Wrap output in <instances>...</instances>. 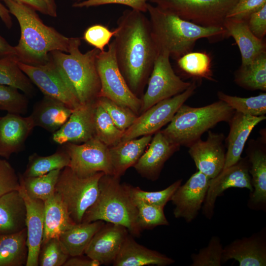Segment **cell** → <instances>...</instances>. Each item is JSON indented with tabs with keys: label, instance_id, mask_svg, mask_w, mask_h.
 <instances>
[{
	"label": "cell",
	"instance_id": "cell-13",
	"mask_svg": "<svg viewBox=\"0 0 266 266\" xmlns=\"http://www.w3.org/2000/svg\"><path fill=\"white\" fill-rule=\"evenodd\" d=\"M17 64L44 96L58 100L72 110L81 105L50 57L44 65L32 66L19 61Z\"/></svg>",
	"mask_w": 266,
	"mask_h": 266
},
{
	"label": "cell",
	"instance_id": "cell-49",
	"mask_svg": "<svg viewBox=\"0 0 266 266\" xmlns=\"http://www.w3.org/2000/svg\"><path fill=\"white\" fill-rule=\"evenodd\" d=\"M266 4V0H239L227 18L247 21L249 16Z\"/></svg>",
	"mask_w": 266,
	"mask_h": 266
},
{
	"label": "cell",
	"instance_id": "cell-33",
	"mask_svg": "<svg viewBox=\"0 0 266 266\" xmlns=\"http://www.w3.org/2000/svg\"><path fill=\"white\" fill-rule=\"evenodd\" d=\"M235 83L251 91L266 90V52L257 56L251 63L240 66L234 73Z\"/></svg>",
	"mask_w": 266,
	"mask_h": 266
},
{
	"label": "cell",
	"instance_id": "cell-25",
	"mask_svg": "<svg viewBox=\"0 0 266 266\" xmlns=\"http://www.w3.org/2000/svg\"><path fill=\"white\" fill-rule=\"evenodd\" d=\"M174 262L173 259L136 242L129 233L112 264L114 266H166Z\"/></svg>",
	"mask_w": 266,
	"mask_h": 266
},
{
	"label": "cell",
	"instance_id": "cell-12",
	"mask_svg": "<svg viewBox=\"0 0 266 266\" xmlns=\"http://www.w3.org/2000/svg\"><path fill=\"white\" fill-rule=\"evenodd\" d=\"M66 144L69 167L78 176L87 177L99 172L113 175L109 147L97 138L94 137L81 144Z\"/></svg>",
	"mask_w": 266,
	"mask_h": 266
},
{
	"label": "cell",
	"instance_id": "cell-36",
	"mask_svg": "<svg viewBox=\"0 0 266 266\" xmlns=\"http://www.w3.org/2000/svg\"><path fill=\"white\" fill-rule=\"evenodd\" d=\"M61 170H54L38 176H19V180L30 197L44 201L54 193Z\"/></svg>",
	"mask_w": 266,
	"mask_h": 266
},
{
	"label": "cell",
	"instance_id": "cell-14",
	"mask_svg": "<svg viewBox=\"0 0 266 266\" xmlns=\"http://www.w3.org/2000/svg\"><path fill=\"white\" fill-rule=\"evenodd\" d=\"M233 187L246 188L250 193L253 191L249 163L246 157L241 158L236 164L210 179L202 207V214L206 218L211 219L213 217L217 198L227 189Z\"/></svg>",
	"mask_w": 266,
	"mask_h": 266
},
{
	"label": "cell",
	"instance_id": "cell-41",
	"mask_svg": "<svg viewBox=\"0 0 266 266\" xmlns=\"http://www.w3.org/2000/svg\"><path fill=\"white\" fill-rule=\"evenodd\" d=\"M182 179L176 180L167 188L158 191H146L138 187L129 185L131 196L133 200L142 201L149 204L164 208L167 202L181 184Z\"/></svg>",
	"mask_w": 266,
	"mask_h": 266
},
{
	"label": "cell",
	"instance_id": "cell-18",
	"mask_svg": "<svg viewBox=\"0 0 266 266\" xmlns=\"http://www.w3.org/2000/svg\"><path fill=\"white\" fill-rule=\"evenodd\" d=\"M129 234L123 226L105 223L94 235L84 254L100 265L112 264Z\"/></svg>",
	"mask_w": 266,
	"mask_h": 266
},
{
	"label": "cell",
	"instance_id": "cell-38",
	"mask_svg": "<svg viewBox=\"0 0 266 266\" xmlns=\"http://www.w3.org/2000/svg\"><path fill=\"white\" fill-rule=\"evenodd\" d=\"M219 100L226 102L234 111L253 116H265L266 114V94L248 98L227 95L222 91L217 93Z\"/></svg>",
	"mask_w": 266,
	"mask_h": 266
},
{
	"label": "cell",
	"instance_id": "cell-2",
	"mask_svg": "<svg viewBox=\"0 0 266 266\" xmlns=\"http://www.w3.org/2000/svg\"><path fill=\"white\" fill-rule=\"evenodd\" d=\"M18 20L21 36L14 46L18 61L32 66L46 64L56 50L68 53L70 38L45 25L34 9L13 0H2Z\"/></svg>",
	"mask_w": 266,
	"mask_h": 266
},
{
	"label": "cell",
	"instance_id": "cell-55",
	"mask_svg": "<svg viewBox=\"0 0 266 266\" xmlns=\"http://www.w3.org/2000/svg\"><path fill=\"white\" fill-rule=\"evenodd\" d=\"M46 3L49 12V16L56 17L57 16V7L55 0H44Z\"/></svg>",
	"mask_w": 266,
	"mask_h": 266
},
{
	"label": "cell",
	"instance_id": "cell-34",
	"mask_svg": "<svg viewBox=\"0 0 266 266\" xmlns=\"http://www.w3.org/2000/svg\"><path fill=\"white\" fill-rule=\"evenodd\" d=\"M70 165L69 157L65 150L58 151L46 156L36 153L31 155L23 176L34 177L45 174L56 169H63Z\"/></svg>",
	"mask_w": 266,
	"mask_h": 266
},
{
	"label": "cell",
	"instance_id": "cell-22",
	"mask_svg": "<svg viewBox=\"0 0 266 266\" xmlns=\"http://www.w3.org/2000/svg\"><path fill=\"white\" fill-rule=\"evenodd\" d=\"M247 149L253 191L247 206L252 210H266V150L261 143L251 140Z\"/></svg>",
	"mask_w": 266,
	"mask_h": 266
},
{
	"label": "cell",
	"instance_id": "cell-9",
	"mask_svg": "<svg viewBox=\"0 0 266 266\" xmlns=\"http://www.w3.org/2000/svg\"><path fill=\"white\" fill-rule=\"evenodd\" d=\"M149 0L159 7L197 25L223 27L228 14L239 0Z\"/></svg>",
	"mask_w": 266,
	"mask_h": 266
},
{
	"label": "cell",
	"instance_id": "cell-5",
	"mask_svg": "<svg viewBox=\"0 0 266 266\" xmlns=\"http://www.w3.org/2000/svg\"><path fill=\"white\" fill-rule=\"evenodd\" d=\"M80 45V38L70 37L68 53L53 51L50 57L80 104H85L95 101L100 93L96 59L100 51L94 48L82 53Z\"/></svg>",
	"mask_w": 266,
	"mask_h": 266
},
{
	"label": "cell",
	"instance_id": "cell-45",
	"mask_svg": "<svg viewBox=\"0 0 266 266\" xmlns=\"http://www.w3.org/2000/svg\"><path fill=\"white\" fill-rule=\"evenodd\" d=\"M69 257L59 238H52L41 244L38 256V266H62Z\"/></svg>",
	"mask_w": 266,
	"mask_h": 266
},
{
	"label": "cell",
	"instance_id": "cell-35",
	"mask_svg": "<svg viewBox=\"0 0 266 266\" xmlns=\"http://www.w3.org/2000/svg\"><path fill=\"white\" fill-rule=\"evenodd\" d=\"M15 56L0 59V84L10 86L31 95L34 92L33 83L21 70Z\"/></svg>",
	"mask_w": 266,
	"mask_h": 266
},
{
	"label": "cell",
	"instance_id": "cell-19",
	"mask_svg": "<svg viewBox=\"0 0 266 266\" xmlns=\"http://www.w3.org/2000/svg\"><path fill=\"white\" fill-rule=\"evenodd\" d=\"M96 101L81 104L73 110L67 121L53 133V140L59 144L84 143L95 137Z\"/></svg>",
	"mask_w": 266,
	"mask_h": 266
},
{
	"label": "cell",
	"instance_id": "cell-30",
	"mask_svg": "<svg viewBox=\"0 0 266 266\" xmlns=\"http://www.w3.org/2000/svg\"><path fill=\"white\" fill-rule=\"evenodd\" d=\"M72 111L63 102L44 96L35 106L30 116L35 127L54 133L67 121Z\"/></svg>",
	"mask_w": 266,
	"mask_h": 266
},
{
	"label": "cell",
	"instance_id": "cell-48",
	"mask_svg": "<svg viewBox=\"0 0 266 266\" xmlns=\"http://www.w3.org/2000/svg\"><path fill=\"white\" fill-rule=\"evenodd\" d=\"M72 6L76 8L98 6L109 4H119L129 6L131 9L145 13L147 11L149 0H76Z\"/></svg>",
	"mask_w": 266,
	"mask_h": 266
},
{
	"label": "cell",
	"instance_id": "cell-52",
	"mask_svg": "<svg viewBox=\"0 0 266 266\" xmlns=\"http://www.w3.org/2000/svg\"><path fill=\"white\" fill-rule=\"evenodd\" d=\"M100 264L97 261L89 258L84 259L78 256L72 257L68 259L63 265L64 266H99Z\"/></svg>",
	"mask_w": 266,
	"mask_h": 266
},
{
	"label": "cell",
	"instance_id": "cell-11",
	"mask_svg": "<svg viewBox=\"0 0 266 266\" xmlns=\"http://www.w3.org/2000/svg\"><path fill=\"white\" fill-rule=\"evenodd\" d=\"M169 58V54L166 51L159 53L142 99V112L161 100L182 93L190 86L191 82H185L175 74Z\"/></svg>",
	"mask_w": 266,
	"mask_h": 266
},
{
	"label": "cell",
	"instance_id": "cell-1",
	"mask_svg": "<svg viewBox=\"0 0 266 266\" xmlns=\"http://www.w3.org/2000/svg\"><path fill=\"white\" fill-rule=\"evenodd\" d=\"M133 9L123 11L117 21L113 40L119 68L136 96L147 83L159 51L149 19Z\"/></svg>",
	"mask_w": 266,
	"mask_h": 266
},
{
	"label": "cell",
	"instance_id": "cell-23",
	"mask_svg": "<svg viewBox=\"0 0 266 266\" xmlns=\"http://www.w3.org/2000/svg\"><path fill=\"white\" fill-rule=\"evenodd\" d=\"M34 127L31 116L7 113L0 117V157L8 159L20 151Z\"/></svg>",
	"mask_w": 266,
	"mask_h": 266
},
{
	"label": "cell",
	"instance_id": "cell-50",
	"mask_svg": "<svg viewBox=\"0 0 266 266\" xmlns=\"http://www.w3.org/2000/svg\"><path fill=\"white\" fill-rule=\"evenodd\" d=\"M247 23L256 37L264 39L266 34V4L252 13L247 19Z\"/></svg>",
	"mask_w": 266,
	"mask_h": 266
},
{
	"label": "cell",
	"instance_id": "cell-21",
	"mask_svg": "<svg viewBox=\"0 0 266 266\" xmlns=\"http://www.w3.org/2000/svg\"><path fill=\"white\" fill-rule=\"evenodd\" d=\"M149 145L133 166L143 177L155 181L165 163L180 146L169 141L161 130L155 133Z\"/></svg>",
	"mask_w": 266,
	"mask_h": 266
},
{
	"label": "cell",
	"instance_id": "cell-3",
	"mask_svg": "<svg viewBox=\"0 0 266 266\" xmlns=\"http://www.w3.org/2000/svg\"><path fill=\"white\" fill-rule=\"evenodd\" d=\"M147 12L159 53L166 51L170 57L175 60L192 52L199 39L216 40L226 37L223 27L201 26L149 3Z\"/></svg>",
	"mask_w": 266,
	"mask_h": 266
},
{
	"label": "cell",
	"instance_id": "cell-42",
	"mask_svg": "<svg viewBox=\"0 0 266 266\" xmlns=\"http://www.w3.org/2000/svg\"><path fill=\"white\" fill-rule=\"evenodd\" d=\"M96 101L107 113L117 128L123 131L127 130L137 118L136 114L130 108L105 97H99Z\"/></svg>",
	"mask_w": 266,
	"mask_h": 266
},
{
	"label": "cell",
	"instance_id": "cell-32",
	"mask_svg": "<svg viewBox=\"0 0 266 266\" xmlns=\"http://www.w3.org/2000/svg\"><path fill=\"white\" fill-rule=\"evenodd\" d=\"M26 228L14 233L0 235V266L26 265L28 253Z\"/></svg>",
	"mask_w": 266,
	"mask_h": 266
},
{
	"label": "cell",
	"instance_id": "cell-40",
	"mask_svg": "<svg viewBox=\"0 0 266 266\" xmlns=\"http://www.w3.org/2000/svg\"><path fill=\"white\" fill-rule=\"evenodd\" d=\"M133 200L137 209L138 225L142 231L153 229L159 226L169 225L164 212V208L149 204L137 200Z\"/></svg>",
	"mask_w": 266,
	"mask_h": 266
},
{
	"label": "cell",
	"instance_id": "cell-6",
	"mask_svg": "<svg viewBox=\"0 0 266 266\" xmlns=\"http://www.w3.org/2000/svg\"><path fill=\"white\" fill-rule=\"evenodd\" d=\"M234 112L221 100L200 107L184 103L167 126L161 131L171 143L188 147L219 123L228 122Z\"/></svg>",
	"mask_w": 266,
	"mask_h": 266
},
{
	"label": "cell",
	"instance_id": "cell-24",
	"mask_svg": "<svg viewBox=\"0 0 266 266\" xmlns=\"http://www.w3.org/2000/svg\"><path fill=\"white\" fill-rule=\"evenodd\" d=\"M266 119L265 115L253 116L234 111L228 122L230 131L226 140L227 150L223 170L236 164L240 159L251 132L259 123Z\"/></svg>",
	"mask_w": 266,
	"mask_h": 266
},
{
	"label": "cell",
	"instance_id": "cell-47",
	"mask_svg": "<svg viewBox=\"0 0 266 266\" xmlns=\"http://www.w3.org/2000/svg\"><path fill=\"white\" fill-rule=\"evenodd\" d=\"M20 187L19 176L5 160L0 158V197Z\"/></svg>",
	"mask_w": 266,
	"mask_h": 266
},
{
	"label": "cell",
	"instance_id": "cell-44",
	"mask_svg": "<svg viewBox=\"0 0 266 266\" xmlns=\"http://www.w3.org/2000/svg\"><path fill=\"white\" fill-rule=\"evenodd\" d=\"M28 100L18 89L0 84V109L7 113L24 114L27 111Z\"/></svg>",
	"mask_w": 266,
	"mask_h": 266
},
{
	"label": "cell",
	"instance_id": "cell-20",
	"mask_svg": "<svg viewBox=\"0 0 266 266\" xmlns=\"http://www.w3.org/2000/svg\"><path fill=\"white\" fill-rule=\"evenodd\" d=\"M19 191L26 207V225L28 249L26 266H38V256L43 236L44 201L30 197L20 181Z\"/></svg>",
	"mask_w": 266,
	"mask_h": 266
},
{
	"label": "cell",
	"instance_id": "cell-28",
	"mask_svg": "<svg viewBox=\"0 0 266 266\" xmlns=\"http://www.w3.org/2000/svg\"><path fill=\"white\" fill-rule=\"evenodd\" d=\"M152 135L121 141L109 147L113 175L118 178L133 166L144 152L152 139Z\"/></svg>",
	"mask_w": 266,
	"mask_h": 266
},
{
	"label": "cell",
	"instance_id": "cell-39",
	"mask_svg": "<svg viewBox=\"0 0 266 266\" xmlns=\"http://www.w3.org/2000/svg\"><path fill=\"white\" fill-rule=\"evenodd\" d=\"M179 67L186 73L197 77L213 81L211 59L208 54L190 52L177 60Z\"/></svg>",
	"mask_w": 266,
	"mask_h": 266
},
{
	"label": "cell",
	"instance_id": "cell-31",
	"mask_svg": "<svg viewBox=\"0 0 266 266\" xmlns=\"http://www.w3.org/2000/svg\"><path fill=\"white\" fill-rule=\"evenodd\" d=\"M104 224L102 221L75 223L59 235V241L69 257L80 256Z\"/></svg>",
	"mask_w": 266,
	"mask_h": 266
},
{
	"label": "cell",
	"instance_id": "cell-4",
	"mask_svg": "<svg viewBox=\"0 0 266 266\" xmlns=\"http://www.w3.org/2000/svg\"><path fill=\"white\" fill-rule=\"evenodd\" d=\"M99 194L95 202L85 212L82 222L102 221L125 227L133 236L142 232L137 219V209L132 198L129 185L120 178L104 174L99 183Z\"/></svg>",
	"mask_w": 266,
	"mask_h": 266
},
{
	"label": "cell",
	"instance_id": "cell-8",
	"mask_svg": "<svg viewBox=\"0 0 266 266\" xmlns=\"http://www.w3.org/2000/svg\"><path fill=\"white\" fill-rule=\"evenodd\" d=\"M96 66L101 85L99 97H105L136 114L141 109L142 101L131 90L119 68L113 40L107 50L99 53Z\"/></svg>",
	"mask_w": 266,
	"mask_h": 266
},
{
	"label": "cell",
	"instance_id": "cell-10",
	"mask_svg": "<svg viewBox=\"0 0 266 266\" xmlns=\"http://www.w3.org/2000/svg\"><path fill=\"white\" fill-rule=\"evenodd\" d=\"M197 86L196 81L193 80L182 93L161 100L143 112L125 131L121 141L152 135L161 130L170 122L179 107L194 94Z\"/></svg>",
	"mask_w": 266,
	"mask_h": 266
},
{
	"label": "cell",
	"instance_id": "cell-53",
	"mask_svg": "<svg viewBox=\"0 0 266 266\" xmlns=\"http://www.w3.org/2000/svg\"><path fill=\"white\" fill-rule=\"evenodd\" d=\"M15 56L14 46L10 45L4 38L0 35V59Z\"/></svg>",
	"mask_w": 266,
	"mask_h": 266
},
{
	"label": "cell",
	"instance_id": "cell-15",
	"mask_svg": "<svg viewBox=\"0 0 266 266\" xmlns=\"http://www.w3.org/2000/svg\"><path fill=\"white\" fill-rule=\"evenodd\" d=\"M210 179L198 170L175 191L170 201L174 205L173 215L187 223L198 216L203 205Z\"/></svg>",
	"mask_w": 266,
	"mask_h": 266
},
{
	"label": "cell",
	"instance_id": "cell-51",
	"mask_svg": "<svg viewBox=\"0 0 266 266\" xmlns=\"http://www.w3.org/2000/svg\"><path fill=\"white\" fill-rule=\"evenodd\" d=\"M31 7L43 14L49 15L47 5L44 0H13Z\"/></svg>",
	"mask_w": 266,
	"mask_h": 266
},
{
	"label": "cell",
	"instance_id": "cell-43",
	"mask_svg": "<svg viewBox=\"0 0 266 266\" xmlns=\"http://www.w3.org/2000/svg\"><path fill=\"white\" fill-rule=\"evenodd\" d=\"M223 247L218 236H212L207 245L191 256V266H221Z\"/></svg>",
	"mask_w": 266,
	"mask_h": 266
},
{
	"label": "cell",
	"instance_id": "cell-26",
	"mask_svg": "<svg viewBox=\"0 0 266 266\" xmlns=\"http://www.w3.org/2000/svg\"><path fill=\"white\" fill-rule=\"evenodd\" d=\"M223 27L226 31V37L232 36L239 47L241 66L249 64L261 54L266 52L265 41L252 33L247 21L226 18Z\"/></svg>",
	"mask_w": 266,
	"mask_h": 266
},
{
	"label": "cell",
	"instance_id": "cell-46",
	"mask_svg": "<svg viewBox=\"0 0 266 266\" xmlns=\"http://www.w3.org/2000/svg\"><path fill=\"white\" fill-rule=\"evenodd\" d=\"M116 31L110 30L107 26L95 24L88 27L83 34V39L89 44L100 51L104 50L106 45L109 44Z\"/></svg>",
	"mask_w": 266,
	"mask_h": 266
},
{
	"label": "cell",
	"instance_id": "cell-7",
	"mask_svg": "<svg viewBox=\"0 0 266 266\" xmlns=\"http://www.w3.org/2000/svg\"><path fill=\"white\" fill-rule=\"evenodd\" d=\"M104 174L99 172L82 177L69 166L61 170L55 192L66 204L74 223L82 222L85 212L96 200L99 194V180Z\"/></svg>",
	"mask_w": 266,
	"mask_h": 266
},
{
	"label": "cell",
	"instance_id": "cell-37",
	"mask_svg": "<svg viewBox=\"0 0 266 266\" xmlns=\"http://www.w3.org/2000/svg\"><path fill=\"white\" fill-rule=\"evenodd\" d=\"M94 122L95 137L107 146H114L121 141L125 132L117 128L107 113L96 100Z\"/></svg>",
	"mask_w": 266,
	"mask_h": 266
},
{
	"label": "cell",
	"instance_id": "cell-27",
	"mask_svg": "<svg viewBox=\"0 0 266 266\" xmlns=\"http://www.w3.org/2000/svg\"><path fill=\"white\" fill-rule=\"evenodd\" d=\"M26 207L18 190L0 197V235L19 232L26 228Z\"/></svg>",
	"mask_w": 266,
	"mask_h": 266
},
{
	"label": "cell",
	"instance_id": "cell-54",
	"mask_svg": "<svg viewBox=\"0 0 266 266\" xmlns=\"http://www.w3.org/2000/svg\"><path fill=\"white\" fill-rule=\"evenodd\" d=\"M0 18L4 23L5 26L10 29L12 27V23L10 12L7 7H6L0 1Z\"/></svg>",
	"mask_w": 266,
	"mask_h": 266
},
{
	"label": "cell",
	"instance_id": "cell-29",
	"mask_svg": "<svg viewBox=\"0 0 266 266\" xmlns=\"http://www.w3.org/2000/svg\"><path fill=\"white\" fill-rule=\"evenodd\" d=\"M75 223L67 208L56 192L44 201V232L42 244L54 237H59L64 231Z\"/></svg>",
	"mask_w": 266,
	"mask_h": 266
},
{
	"label": "cell",
	"instance_id": "cell-16",
	"mask_svg": "<svg viewBox=\"0 0 266 266\" xmlns=\"http://www.w3.org/2000/svg\"><path fill=\"white\" fill-rule=\"evenodd\" d=\"M224 139L223 133L208 131L205 140L199 139L188 147V153L198 170L210 179L216 177L224 168L226 152Z\"/></svg>",
	"mask_w": 266,
	"mask_h": 266
},
{
	"label": "cell",
	"instance_id": "cell-17",
	"mask_svg": "<svg viewBox=\"0 0 266 266\" xmlns=\"http://www.w3.org/2000/svg\"><path fill=\"white\" fill-rule=\"evenodd\" d=\"M233 259L239 266H266V230L236 239L223 248L222 263Z\"/></svg>",
	"mask_w": 266,
	"mask_h": 266
}]
</instances>
